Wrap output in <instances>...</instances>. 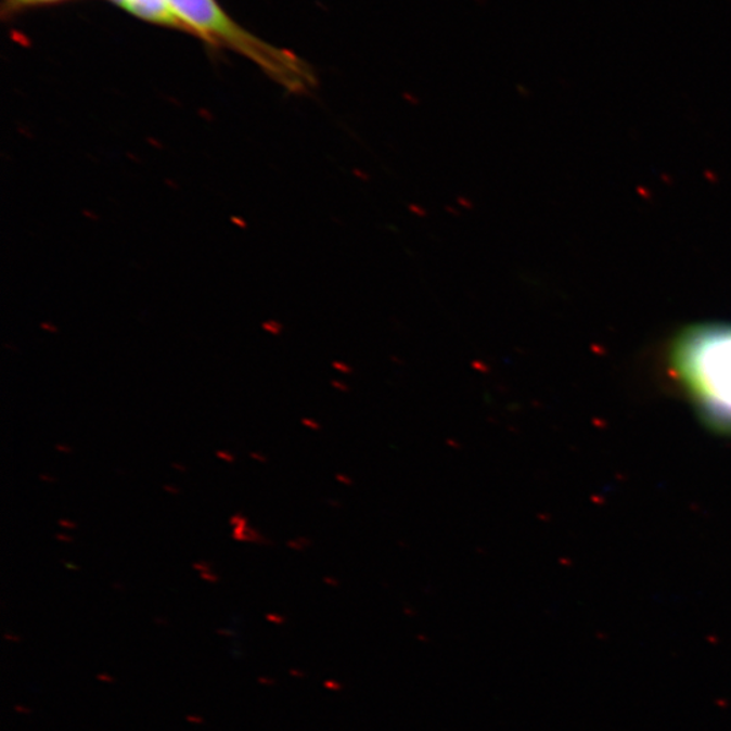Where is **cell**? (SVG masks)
Listing matches in <instances>:
<instances>
[{"mask_svg": "<svg viewBox=\"0 0 731 731\" xmlns=\"http://www.w3.org/2000/svg\"><path fill=\"white\" fill-rule=\"evenodd\" d=\"M670 364L707 416L731 425V325L689 326L674 342Z\"/></svg>", "mask_w": 731, "mask_h": 731, "instance_id": "1", "label": "cell"}, {"mask_svg": "<svg viewBox=\"0 0 731 731\" xmlns=\"http://www.w3.org/2000/svg\"><path fill=\"white\" fill-rule=\"evenodd\" d=\"M184 29L249 57L286 89L304 92L318 85L312 67L286 49L269 46L245 31L215 0H168Z\"/></svg>", "mask_w": 731, "mask_h": 731, "instance_id": "2", "label": "cell"}, {"mask_svg": "<svg viewBox=\"0 0 731 731\" xmlns=\"http://www.w3.org/2000/svg\"><path fill=\"white\" fill-rule=\"evenodd\" d=\"M119 8L152 24L183 27L168 0H113Z\"/></svg>", "mask_w": 731, "mask_h": 731, "instance_id": "3", "label": "cell"}, {"mask_svg": "<svg viewBox=\"0 0 731 731\" xmlns=\"http://www.w3.org/2000/svg\"><path fill=\"white\" fill-rule=\"evenodd\" d=\"M232 538L234 539V541L239 542L274 544L270 541V539H267L265 536H261V534L258 530H256V528L251 527L249 525L240 528H233Z\"/></svg>", "mask_w": 731, "mask_h": 731, "instance_id": "4", "label": "cell"}, {"mask_svg": "<svg viewBox=\"0 0 731 731\" xmlns=\"http://www.w3.org/2000/svg\"><path fill=\"white\" fill-rule=\"evenodd\" d=\"M287 547L296 551H304L310 547V541L308 538L299 537L297 539H293V541H288Z\"/></svg>", "mask_w": 731, "mask_h": 731, "instance_id": "5", "label": "cell"}, {"mask_svg": "<svg viewBox=\"0 0 731 731\" xmlns=\"http://www.w3.org/2000/svg\"><path fill=\"white\" fill-rule=\"evenodd\" d=\"M56 2V0H13L14 5H33Z\"/></svg>", "mask_w": 731, "mask_h": 731, "instance_id": "6", "label": "cell"}, {"mask_svg": "<svg viewBox=\"0 0 731 731\" xmlns=\"http://www.w3.org/2000/svg\"><path fill=\"white\" fill-rule=\"evenodd\" d=\"M216 456L220 458V460L229 463H234V461H236V457H234L232 452H229L228 450H218Z\"/></svg>", "mask_w": 731, "mask_h": 731, "instance_id": "7", "label": "cell"}, {"mask_svg": "<svg viewBox=\"0 0 731 731\" xmlns=\"http://www.w3.org/2000/svg\"><path fill=\"white\" fill-rule=\"evenodd\" d=\"M193 569L200 570L201 573L209 572L211 569V564L206 560H201L198 562H194Z\"/></svg>", "mask_w": 731, "mask_h": 731, "instance_id": "8", "label": "cell"}, {"mask_svg": "<svg viewBox=\"0 0 731 731\" xmlns=\"http://www.w3.org/2000/svg\"><path fill=\"white\" fill-rule=\"evenodd\" d=\"M201 578H202V580H205V581L211 582V583H217L218 581H220V577H218L216 575V573H213L210 570L201 573Z\"/></svg>", "mask_w": 731, "mask_h": 731, "instance_id": "9", "label": "cell"}, {"mask_svg": "<svg viewBox=\"0 0 731 731\" xmlns=\"http://www.w3.org/2000/svg\"><path fill=\"white\" fill-rule=\"evenodd\" d=\"M57 525L65 528V530H76V528H78V523L69 520H60Z\"/></svg>", "mask_w": 731, "mask_h": 731, "instance_id": "10", "label": "cell"}, {"mask_svg": "<svg viewBox=\"0 0 731 731\" xmlns=\"http://www.w3.org/2000/svg\"><path fill=\"white\" fill-rule=\"evenodd\" d=\"M244 516L243 512H236V514L232 515L231 520H229V525L232 527L238 526L239 523L243 521Z\"/></svg>", "mask_w": 731, "mask_h": 731, "instance_id": "11", "label": "cell"}, {"mask_svg": "<svg viewBox=\"0 0 731 731\" xmlns=\"http://www.w3.org/2000/svg\"><path fill=\"white\" fill-rule=\"evenodd\" d=\"M54 449H56L59 452H63V454H73L74 452L73 447L63 444H57L54 446Z\"/></svg>", "mask_w": 731, "mask_h": 731, "instance_id": "12", "label": "cell"}, {"mask_svg": "<svg viewBox=\"0 0 731 731\" xmlns=\"http://www.w3.org/2000/svg\"><path fill=\"white\" fill-rule=\"evenodd\" d=\"M163 489H165L167 493H171V495H176V496L181 495V489L176 487V485L166 484V485H163Z\"/></svg>", "mask_w": 731, "mask_h": 731, "instance_id": "13", "label": "cell"}, {"mask_svg": "<svg viewBox=\"0 0 731 731\" xmlns=\"http://www.w3.org/2000/svg\"><path fill=\"white\" fill-rule=\"evenodd\" d=\"M54 538H56V541H59V542H64V543L75 542V539L73 537L67 536V534H56V536H54Z\"/></svg>", "mask_w": 731, "mask_h": 731, "instance_id": "14", "label": "cell"}, {"mask_svg": "<svg viewBox=\"0 0 731 731\" xmlns=\"http://www.w3.org/2000/svg\"><path fill=\"white\" fill-rule=\"evenodd\" d=\"M303 424L307 425L310 429H320V424L313 419H303Z\"/></svg>", "mask_w": 731, "mask_h": 731, "instance_id": "15", "label": "cell"}, {"mask_svg": "<svg viewBox=\"0 0 731 731\" xmlns=\"http://www.w3.org/2000/svg\"><path fill=\"white\" fill-rule=\"evenodd\" d=\"M249 457L253 458V460L255 461L267 463V457L265 454H261V452L259 451L249 452Z\"/></svg>", "mask_w": 731, "mask_h": 731, "instance_id": "16", "label": "cell"}, {"mask_svg": "<svg viewBox=\"0 0 731 731\" xmlns=\"http://www.w3.org/2000/svg\"><path fill=\"white\" fill-rule=\"evenodd\" d=\"M41 482L48 483V484H53L57 482V478L54 476H51V474L48 473H41L40 476Z\"/></svg>", "mask_w": 731, "mask_h": 731, "instance_id": "17", "label": "cell"}, {"mask_svg": "<svg viewBox=\"0 0 731 731\" xmlns=\"http://www.w3.org/2000/svg\"><path fill=\"white\" fill-rule=\"evenodd\" d=\"M171 466H172V469H176V471L181 472V473H185V472L189 471V467L185 466L184 463H181V462H174Z\"/></svg>", "mask_w": 731, "mask_h": 731, "instance_id": "18", "label": "cell"}, {"mask_svg": "<svg viewBox=\"0 0 731 731\" xmlns=\"http://www.w3.org/2000/svg\"><path fill=\"white\" fill-rule=\"evenodd\" d=\"M62 564L65 567H68L70 570H80V567L78 565L73 564V562L62 560Z\"/></svg>", "mask_w": 731, "mask_h": 731, "instance_id": "19", "label": "cell"}, {"mask_svg": "<svg viewBox=\"0 0 731 731\" xmlns=\"http://www.w3.org/2000/svg\"><path fill=\"white\" fill-rule=\"evenodd\" d=\"M334 386L337 387V389H342L345 392L348 389V387L346 385L341 384V382H334Z\"/></svg>", "mask_w": 731, "mask_h": 731, "instance_id": "20", "label": "cell"}]
</instances>
